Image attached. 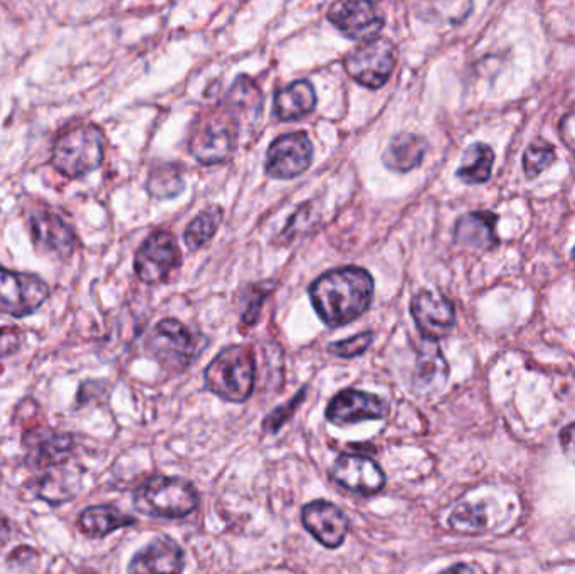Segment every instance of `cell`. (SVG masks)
<instances>
[{"label":"cell","instance_id":"obj_11","mask_svg":"<svg viewBox=\"0 0 575 574\" xmlns=\"http://www.w3.org/2000/svg\"><path fill=\"white\" fill-rule=\"evenodd\" d=\"M314 160V146L307 133L278 137L266 154V172L275 179L301 176Z\"/></svg>","mask_w":575,"mask_h":574},{"label":"cell","instance_id":"obj_10","mask_svg":"<svg viewBox=\"0 0 575 574\" xmlns=\"http://www.w3.org/2000/svg\"><path fill=\"white\" fill-rule=\"evenodd\" d=\"M410 314L420 336L429 343L445 339L456 323L455 305L439 291H419L410 301Z\"/></svg>","mask_w":575,"mask_h":574},{"label":"cell","instance_id":"obj_35","mask_svg":"<svg viewBox=\"0 0 575 574\" xmlns=\"http://www.w3.org/2000/svg\"><path fill=\"white\" fill-rule=\"evenodd\" d=\"M9 537H11V526H9L8 521L0 519V546L8 543Z\"/></svg>","mask_w":575,"mask_h":574},{"label":"cell","instance_id":"obj_13","mask_svg":"<svg viewBox=\"0 0 575 574\" xmlns=\"http://www.w3.org/2000/svg\"><path fill=\"white\" fill-rule=\"evenodd\" d=\"M29 231L39 253L46 257L66 260L77 246L73 228L51 211H36L29 216Z\"/></svg>","mask_w":575,"mask_h":574},{"label":"cell","instance_id":"obj_22","mask_svg":"<svg viewBox=\"0 0 575 574\" xmlns=\"http://www.w3.org/2000/svg\"><path fill=\"white\" fill-rule=\"evenodd\" d=\"M135 517L121 513L120 508L115 505H93L83 511L78 526L87 534L88 537H105L113 531L123 530V527L133 526Z\"/></svg>","mask_w":575,"mask_h":574},{"label":"cell","instance_id":"obj_30","mask_svg":"<svg viewBox=\"0 0 575 574\" xmlns=\"http://www.w3.org/2000/svg\"><path fill=\"white\" fill-rule=\"evenodd\" d=\"M308 388L301 389L290 403H286V405L278 406V408L272 409L268 416L265 418V423H262V428L268 433H276L282 425H285L291 416L297 412L298 406L304 403L305 396H307Z\"/></svg>","mask_w":575,"mask_h":574},{"label":"cell","instance_id":"obj_26","mask_svg":"<svg viewBox=\"0 0 575 574\" xmlns=\"http://www.w3.org/2000/svg\"><path fill=\"white\" fill-rule=\"evenodd\" d=\"M184 189L182 174L177 166L157 167L149 179V192L157 199H172Z\"/></svg>","mask_w":575,"mask_h":574},{"label":"cell","instance_id":"obj_9","mask_svg":"<svg viewBox=\"0 0 575 574\" xmlns=\"http://www.w3.org/2000/svg\"><path fill=\"white\" fill-rule=\"evenodd\" d=\"M239 130L235 121L225 117L207 118L190 139V154L200 164H219L231 159Z\"/></svg>","mask_w":575,"mask_h":574},{"label":"cell","instance_id":"obj_16","mask_svg":"<svg viewBox=\"0 0 575 574\" xmlns=\"http://www.w3.org/2000/svg\"><path fill=\"white\" fill-rule=\"evenodd\" d=\"M301 524L327 550L340 547L350 530L344 511L327 501L305 505L301 508Z\"/></svg>","mask_w":575,"mask_h":574},{"label":"cell","instance_id":"obj_34","mask_svg":"<svg viewBox=\"0 0 575 574\" xmlns=\"http://www.w3.org/2000/svg\"><path fill=\"white\" fill-rule=\"evenodd\" d=\"M439 574H473L472 567L468 564H455V566L448 567V570L443 571Z\"/></svg>","mask_w":575,"mask_h":574},{"label":"cell","instance_id":"obj_33","mask_svg":"<svg viewBox=\"0 0 575 574\" xmlns=\"http://www.w3.org/2000/svg\"><path fill=\"white\" fill-rule=\"evenodd\" d=\"M561 446L567 461L575 465V422L562 429Z\"/></svg>","mask_w":575,"mask_h":574},{"label":"cell","instance_id":"obj_2","mask_svg":"<svg viewBox=\"0 0 575 574\" xmlns=\"http://www.w3.org/2000/svg\"><path fill=\"white\" fill-rule=\"evenodd\" d=\"M204 379L206 388L225 402H248L255 392V354L248 346L226 347L210 360Z\"/></svg>","mask_w":575,"mask_h":574},{"label":"cell","instance_id":"obj_5","mask_svg":"<svg viewBox=\"0 0 575 574\" xmlns=\"http://www.w3.org/2000/svg\"><path fill=\"white\" fill-rule=\"evenodd\" d=\"M396 68V46L389 39L376 38L351 49L345 58V70L363 87L383 88Z\"/></svg>","mask_w":575,"mask_h":574},{"label":"cell","instance_id":"obj_8","mask_svg":"<svg viewBox=\"0 0 575 574\" xmlns=\"http://www.w3.org/2000/svg\"><path fill=\"white\" fill-rule=\"evenodd\" d=\"M49 298V287L31 274L0 267V311L12 317H26L41 308Z\"/></svg>","mask_w":575,"mask_h":574},{"label":"cell","instance_id":"obj_25","mask_svg":"<svg viewBox=\"0 0 575 574\" xmlns=\"http://www.w3.org/2000/svg\"><path fill=\"white\" fill-rule=\"evenodd\" d=\"M221 221L222 208H219V206H209V208L200 211L199 216L187 226L186 235H184L189 249L194 251V249H200L209 245L210 239L218 232Z\"/></svg>","mask_w":575,"mask_h":574},{"label":"cell","instance_id":"obj_19","mask_svg":"<svg viewBox=\"0 0 575 574\" xmlns=\"http://www.w3.org/2000/svg\"><path fill=\"white\" fill-rule=\"evenodd\" d=\"M493 212H469L456 222L455 241L472 249H492L498 245Z\"/></svg>","mask_w":575,"mask_h":574},{"label":"cell","instance_id":"obj_32","mask_svg":"<svg viewBox=\"0 0 575 574\" xmlns=\"http://www.w3.org/2000/svg\"><path fill=\"white\" fill-rule=\"evenodd\" d=\"M21 346V334L16 329L0 330V356H9Z\"/></svg>","mask_w":575,"mask_h":574},{"label":"cell","instance_id":"obj_7","mask_svg":"<svg viewBox=\"0 0 575 574\" xmlns=\"http://www.w3.org/2000/svg\"><path fill=\"white\" fill-rule=\"evenodd\" d=\"M182 261L179 243L169 231H157L146 239L135 257V271L143 284L156 285L166 280Z\"/></svg>","mask_w":575,"mask_h":574},{"label":"cell","instance_id":"obj_27","mask_svg":"<svg viewBox=\"0 0 575 574\" xmlns=\"http://www.w3.org/2000/svg\"><path fill=\"white\" fill-rule=\"evenodd\" d=\"M449 526L456 533L478 534L486 527L485 507L472 504L459 505L449 517Z\"/></svg>","mask_w":575,"mask_h":574},{"label":"cell","instance_id":"obj_4","mask_svg":"<svg viewBox=\"0 0 575 574\" xmlns=\"http://www.w3.org/2000/svg\"><path fill=\"white\" fill-rule=\"evenodd\" d=\"M103 132L95 125H80L62 133L52 147V166L71 179L93 172L103 164Z\"/></svg>","mask_w":575,"mask_h":574},{"label":"cell","instance_id":"obj_18","mask_svg":"<svg viewBox=\"0 0 575 574\" xmlns=\"http://www.w3.org/2000/svg\"><path fill=\"white\" fill-rule=\"evenodd\" d=\"M262 107V95L255 81L248 77H239L228 95L226 113L235 121L238 130L248 129L259 120Z\"/></svg>","mask_w":575,"mask_h":574},{"label":"cell","instance_id":"obj_23","mask_svg":"<svg viewBox=\"0 0 575 574\" xmlns=\"http://www.w3.org/2000/svg\"><path fill=\"white\" fill-rule=\"evenodd\" d=\"M495 152L486 144H473L466 149L456 176L465 184H483L492 176Z\"/></svg>","mask_w":575,"mask_h":574},{"label":"cell","instance_id":"obj_6","mask_svg":"<svg viewBox=\"0 0 575 574\" xmlns=\"http://www.w3.org/2000/svg\"><path fill=\"white\" fill-rule=\"evenodd\" d=\"M147 349L167 370L182 373L196 359L197 340L182 323L166 318L150 334Z\"/></svg>","mask_w":575,"mask_h":574},{"label":"cell","instance_id":"obj_14","mask_svg":"<svg viewBox=\"0 0 575 574\" xmlns=\"http://www.w3.org/2000/svg\"><path fill=\"white\" fill-rule=\"evenodd\" d=\"M327 18L351 41H373L384 28V16L370 2H338L331 6Z\"/></svg>","mask_w":575,"mask_h":574},{"label":"cell","instance_id":"obj_3","mask_svg":"<svg viewBox=\"0 0 575 574\" xmlns=\"http://www.w3.org/2000/svg\"><path fill=\"white\" fill-rule=\"evenodd\" d=\"M199 492L179 477H152L133 492V505L143 516L180 519L199 505Z\"/></svg>","mask_w":575,"mask_h":574},{"label":"cell","instance_id":"obj_15","mask_svg":"<svg viewBox=\"0 0 575 574\" xmlns=\"http://www.w3.org/2000/svg\"><path fill=\"white\" fill-rule=\"evenodd\" d=\"M387 415L389 406L383 398L360 389H344L338 393L325 412V418L335 426L354 425L366 419H384Z\"/></svg>","mask_w":575,"mask_h":574},{"label":"cell","instance_id":"obj_29","mask_svg":"<svg viewBox=\"0 0 575 574\" xmlns=\"http://www.w3.org/2000/svg\"><path fill=\"white\" fill-rule=\"evenodd\" d=\"M374 343L373 333H360L340 343H334L328 346V353L341 359H354V357L363 356Z\"/></svg>","mask_w":575,"mask_h":574},{"label":"cell","instance_id":"obj_24","mask_svg":"<svg viewBox=\"0 0 575 574\" xmlns=\"http://www.w3.org/2000/svg\"><path fill=\"white\" fill-rule=\"evenodd\" d=\"M446 377H448V364L445 356L439 350L438 344L427 340V346L417 357V386L430 388L435 385H445Z\"/></svg>","mask_w":575,"mask_h":574},{"label":"cell","instance_id":"obj_21","mask_svg":"<svg viewBox=\"0 0 575 574\" xmlns=\"http://www.w3.org/2000/svg\"><path fill=\"white\" fill-rule=\"evenodd\" d=\"M427 152V140L414 133L393 137L383 156L384 166L394 172H410L423 162Z\"/></svg>","mask_w":575,"mask_h":574},{"label":"cell","instance_id":"obj_36","mask_svg":"<svg viewBox=\"0 0 575 574\" xmlns=\"http://www.w3.org/2000/svg\"><path fill=\"white\" fill-rule=\"evenodd\" d=\"M572 255H574V260H575V248H574V251H572Z\"/></svg>","mask_w":575,"mask_h":574},{"label":"cell","instance_id":"obj_20","mask_svg":"<svg viewBox=\"0 0 575 574\" xmlns=\"http://www.w3.org/2000/svg\"><path fill=\"white\" fill-rule=\"evenodd\" d=\"M317 107V91L307 80H298L276 93L275 115L282 121L298 120Z\"/></svg>","mask_w":575,"mask_h":574},{"label":"cell","instance_id":"obj_1","mask_svg":"<svg viewBox=\"0 0 575 574\" xmlns=\"http://www.w3.org/2000/svg\"><path fill=\"white\" fill-rule=\"evenodd\" d=\"M374 278L358 267L328 271L311 284L310 298L318 317L328 327H341L369 310L374 297Z\"/></svg>","mask_w":575,"mask_h":574},{"label":"cell","instance_id":"obj_17","mask_svg":"<svg viewBox=\"0 0 575 574\" xmlns=\"http://www.w3.org/2000/svg\"><path fill=\"white\" fill-rule=\"evenodd\" d=\"M182 547L169 536L150 541L128 564V574H182Z\"/></svg>","mask_w":575,"mask_h":574},{"label":"cell","instance_id":"obj_12","mask_svg":"<svg viewBox=\"0 0 575 574\" xmlns=\"http://www.w3.org/2000/svg\"><path fill=\"white\" fill-rule=\"evenodd\" d=\"M330 478L345 491L358 495H376L386 487L383 468L363 455H340L331 465Z\"/></svg>","mask_w":575,"mask_h":574},{"label":"cell","instance_id":"obj_31","mask_svg":"<svg viewBox=\"0 0 575 574\" xmlns=\"http://www.w3.org/2000/svg\"><path fill=\"white\" fill-rule=\"evenodd\" d=\"M269 291L265 290V287H251L248 290V298H246L245 308H242V323L246 326H255L256 320L259 318V311H261L262 304H265L266 295Z\"/></svg>","mask_w":575,"mask_h":574},{"label":"cell","instance_id":"obj_28","mask_svg":"<svg viewBox=\"0 0 575 574\" xmlns=\"http://www.w3.org/2000/svg\"><path fill=\"white\" fill-rule=\"evenodd\" d=\"M555 160V150L551 144L538 139L528 146L524 154V172L528 179L541 176Z\"/></svg>","mask_w":575,"mask_h":574}]
</instances>
